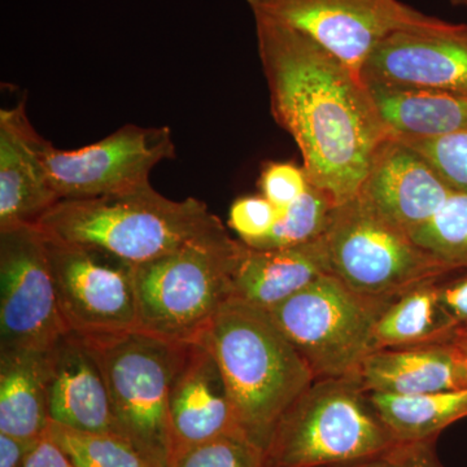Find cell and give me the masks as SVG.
Returning a JSON list of instances; mask_svg holds the SVG:
<instances>
[{"instance_id":"obj_18","label":"cell","mask_w":467,"mask_h":467,"mask_svg":"<svg viewBox=\"0 0 467 467\" xmlns=\"http://www.w3.org/2000/svg\"><path fill=\"white\" fill-rule=\"evenodd\" d=\"M328 273L324 236L306 244L273 250H254L244 244L234 276L233 296L269 310Z\"/></svg>"},{"instance_id":"obj_28","label":"cell","mask_w":467,"mask_h":467,"mask_svg":"<svg viewBox=\"0 0 467 467\" xmlns=\"http://www.w3.org/2000/svg\"><path fill=\"white\" fill-rule=\"evenodd\" d=\"M393 137L425 160L453 192L467 193V130L434 138Z\"/></svg>"},{"instance_id":"obj_14","label":"cell","mask_w":467,"mask_h":467,"mask_svg":"<svg viewBox=\"0 0 467 467\" xmlns=\"http://www.w3.org/2000/svg\"><path fill=\"white\" fill-rule=\"evenodd\" d=\"M168 417L171 459L193 445L243 434L225 378L202 337L184 343L169 392Z\"/></svg>"},{"instance_id":"obj_15","label":"cell","mask_w":467,"mask_h":467,"mask_svg":"<svg viewBox=\"0 0 467 467\" xmlns=\"http://www.w3.org/2000/svg\"><path fill=\"white\" fill-rule=\"evenodd\" d=\"M50 422L78 431L119 434L106 378L88 340L66 333L46 352Z\"/></svg>"},{"instance_id":"obj_34","label":"cell","mask_w":467,"mask_h":467,"mask_svg":"<svg viewBox=\"0 0 467 467\" xmlns=\"http://www.w3.org/2000/svg\"><path fill=\"white\" fill-rule=\"evenodd\" d=\"M38 441H29L0 432V467H24L27 456Z\"/></svg>"},{"instance_id":"obj_6","label":"cell","mask_w":467,"mask_h":467,"mask_svg":"<svg viewBox=\"0 0 467 467\" xmlns=\"http://www.w3.org/2000/svg\"><path fill=\"white\" fill-rule=\"evenodd\" d=\"M324 242L331 275L376 299L395 301L467 272L423 250L358 193L334 208Z\"/></svg>"},{"instance_id":"obj_19","label":"cell","mask_w":467,"mask_h":467,"mask_svg":"<svg viewBox=\"0 0 467 467\" xmlns=\"http://www.w3.org/2000/svg\"><path fill=\"white\" fill-rule=\"evenodd\" d=\"M60 202L26 142L20 106L0 112V230L38 225Z\"/></svg>"},{"instance_id":"obj_27","label":"cell","mask_w":467,"mask_h":467,"mask_svg":"<svg viewBox=\"0 0 467 467\" xmlns=\"http://www.w3.org/2000/svg\"><path fill=\"white\" fill-rule=\"evenodd\" d=\"M169 467H265L264 450L243 434L221 436L173 454Z\"/></svg>"},{"instance_id":"obj_9","label":"cell","mask_w":467,"mask_h":467,"mask_svg":"<svg viewBox=\"0 0 467 467\" xmlns=\"http://www.w3.org/2000/svg\"><path fill=\"white\" fill-rule=\"evenodd\" d=\"M18 106L24 137L60 201L98 198L137 189L150 183V171L156 165L175 156L173 135L168 126L140 128L128 124L82 149H57L34 129L26 115V101Z\"/></svg>"},{"instance_id":"obj_16","label":"cell","mask_w":467,"mask_h":467,"mask_svg":"<svg viewBox=\"0 0 467 467\" xmlns=\"http://www.w3.org/2000/svg\"><path fill=\"white\" fill-rule=\"evenodd\" d=\"M451 192L425 160L392 135L374 160L358 195L410 235L438 213Z\"/></svg>"},{"instance_id":"obj_25","label":"cell","mask_w":467,"mask_h":467,"mask_svg":"<svg viewBox=\"0 0 467 467\" xmlns=\"http://www.w3.org/2000/svg\"><path fill=\"white\" fill-rule=\"evenodd\" d=\"M335 207V202L324 192L310 184L297 201L281 209L275 225L267 235L247 245L254 250H273L318 241L327 229Z\"/></svg>"},{"instance_id":"obj_7","label":"cell","mask_w":467,"mask_h":467,"mask_svg":"<svg viewBox=\"0 0 467 467\" xmlns=\"http://www.w3.org/2000/svg\"><path fill=\"white\" fill-rule=\"evenodd\" d=\"M85 339L97 353L106 378L117 431L169 467V392L186 342L142 330Z\"/></svg>"},{"instance_id":"obj_33","label":"cell","mask_w":467,"mask_h":467,"mask_svg":"<svg viewBox=\"0 0 467 467\" xmlns=\"http://www.w3.org/2000/svg\"><path fill=\"white\" fill-rule=\"evenodd\" d=\"M24 467H77L66 451L46 434L30 451Z\"/></svg>"},{"instance_id":"obj_26","label":"cell","mask_w":467,"mask_h":467,"mask_svg":"<svg viewBox=\"0 0 467 467\" xmlns=\"http://www.w3.org/2000/svg\"><path fill=\"white\" fill-rule=\"evenodd\" d=\"M410 236L423 250L467 270V193L451 192L438 213Z\"/></svg>"},{"instance_id":"obj_11","label":"cell","mask_w":467,"mask_h":467,"mask_svg":"<svg viewBox=\"0 0 467 467\" xmlns=\"http://www.w3.org/2000/svg\"><path fill=\"white\" fill-rule=\"evenodd\" d=\"M45 243L67 333L98 337L138 330L133 264L91 245L47 235Z\"/></svg>"},{"instance_id":"obj_10","label":"cell","mask_w":467,"mask_h":467,"mask_svg":"<svg viewBox=\"0 0 467 467\" xmlns=\"http://www.w3.org/2000/svg\"><path fill=\"white\" fill-rule=\"evenodd\" d=\"M247 5L254 20L303 33L359 78L365 61L387 36L430 32L444 23L401 0H247Z\"/></svg>"},{"instance_id":"obj_20","label":"cell","mask_w":467,"mask_h":467,"mask_svg":"<svg viewBox=\"0 0 467 467\" xmlns=\"http://www.w3.org/2000/svg\"><path fill=\"white\" fill-rule=\"evenodd\" d=\"M46 352L0 349V432L38 441L50 417L46 389Z\"/></svg>"},{"instance_id":"obj_13","label":"cell","mask_w":467,"mask_h":467,"mask_svg":"<svg viewBox=\"0 0 467 467\" xmlns=\"http://www.w3.org/2000/svg\"><path fill=\"white\" fill-rule=\"evenodd\" d=\"M368 88L467 95V26L444 21L430 32H399L383 39L365 61Z\"/></svg>"},{"instance_id":"obj_35","label":"cell","mask_w":467,"mask_h":467,"mask_svg":"<svg viewBox=\"0 0 467 467\" xmlns=\"http://www.w3.org/2000/svg\"><path fill=\"white\" fill-rule=\"evenodd\" d=\"M451 342L459 344L461 348L465 350L467 355V330L459 331L456 335H454L453 339H451Z\"/></svg>"},{"instance_id":"obj_12","label":"cell","mask_w":467,"mask_h":467,"mask_svg":"<svg viewBox=\"0 0 467 467\" xmlns=\"http://www.w3.org/2000/svg\"><path fill=\"white\" fill-rule=\"evenodd\" d=\"M67 333L38 226L0 230V349L47 350Z\"/></svg>"},{"instance_id":"obj_17","label":"cell","mask_w":467,"mask_h":467,"mask_svg":"<svg viewBox=\"0 0 467 467\" xmlns=\"http://www.w3.org/2000/svg\"><path fill=\"white\" fill-rule=\"evenodd\" d=\"M352 377L368 393L423 396L467 387V355L448 340L371 352Z\"/></svg>"},{"instance_id":"obj_2","label":"cell","mask_w":467,"mask_h":467,"mask_svg":"<svg viewBox=\"0 0 467 467\" xmlns=\"http://www.w3.org/2000/svg\"><path fill=\"white\" fill-rule=\"evenodd\" d=\"M202 339L217 359L243 434L261 448L282 414L315 382L269 310L232 297Z\"/></svg>"},{"instance_id":"obj_22","label":"cell","mask_w":467,"mask_h":467,"mask_svg":"<svg viewBox=\"0 0 467 467\" xmlns=\"http://www.w3.org/2000/svg\"><path fill=\"white\" fill-rule=\"evenodd\" d=\"M439 285L409 291L384 310L374 330V350L453 339L459 327L442 306Z\"/></svg>"},{"instance_id":"obj_24","label":"cell","mask_w":467,"mask_h":467,"mask_svg":"<svg viewBox=\"0 0 467 467\" xmlns=\"http://www.w3.org/2000/svg\"><path fill=\"white\" fill-rule=\"evenodd\" d=\"M47 434L77 467H164L119 434L78 431L54 422Z\"/></svg>"},{"instance_id":"obj_21","label":"cell","mask_w":467,"mask_h":467,"mask_svg":"<svg viewBox=\"0 0 467 467\" xmlns=\"http://www.w3.org/2000/svg\"><path fill=\"white\" fill-rule=\"evenodd\" d=\"M392 135L434 138L467 130V95L368 88Z\"/></svg>"},{"instance_id":"obj_23","label":"cell","mask_w":467,"mask_h":467,"mask_svg":"<svg viewBox=\"0 0 467 467\" xmlns=\"http://www.w3.org/2000/svg\"><path fill=\"white\" fill-rule=\"evenodd\" d=\"M368 395L400 441L438 439L442 430L467 418V387L423 396Z\"/></svg>"},{"instance_id":"obj_36","label":"cell","mask_w":467,"mask_h":467,"mask_svg":"<svg viewBox=\"0 0 467 467\" xmlns=\"http://www.w3.org/2000/svg\"><path fill=\"white\" fill-rule=\"evenodd\" d=\"M451 5L467 8V0H451Z\"/></svg>"},{"instance_id":"obj_3","label":"cell","mask_w":467,"mask_h":467,"mask_svg":"<svg viewBox=\"0 0 467 467\" xmlns=\"http://www.w3.org/2000/svg\"><path fill=\"white\" fill-rule=\"evenodd\" d=\"M36 226L50 238L100 248L133 265L227 233L205 202L171 201L150 182L98 198L60 201Z\"/></svg>"},{"instance_id":"obj_1","label":"cell","mask_w":467,"mask_h":467,"mask_svg":"<svg viewBox=\"0 0 467 467\" xmlns=\"http://www.w3.org/2000/svg\"><path fill=\"white\" fill-rule=\"evenodd\" d=\"M276 124L291 135L310 184L335 205L358 195L392 133L358 76L291 27L254 20Z\"/></svg>"},{"instance_id":"obj_29","label":"cell","mask_w":467,"mask_h":467,"mask_svg":"<svg viewBox=\"0 0 467 467\" xmlns=\"http://www.w3.org/2000/svg\"><path fill=\"white\" fill-rule=\"evenodd\" d=\"M281 214V209L261 196H243L230 207L229 225L239 241L250 244L270 233Z\"/></svg>"},{"instance_id":"obj_8","label":"cell","mask_w":467,"mask_h":467,"mask_svg":"<svg viewBox=\"0 0 467 467\" xmlns=\"http://www.w3.org/2000/svg\"><path fill=\"white\" fill-rule=\"evenodd\" d=\"M393 301L365 296L324 275L269 309L316 379L352 376L374 350L378 319Z\"/></svg>"},{"instance_id":"obj_30","label":"cell","mask_w":467,"mask_h":467,"mask_svg":"<svg viewBox=\"0 0 467 467\" xmlns=\"http://www.w3.org/2000/svg\"><path fill=\"white\" fill-rule=\"evenodd\" d=\"M436 441H399L373 456L331 467H445L436 454Z\"/></svg>"},{"instance_id":"obj_4","label":"cell","mask_w":467,"mask_h":467,"mask_svg":"<svg viewBox=\"0 0 467 467\" xmlns=\"http://www.w3.org/2000/svg\"><path fill=\"white\" fill-rule=\"evenodd\" d=\"M352 376L316 379L292 402L264 448L265 467H331L399 442Z\"/></svg>"},{"instance_id":"obj_32","label":"cell","mask_w":467,"mask_h":467,"mask_svg":"<svg viewBox=\"0 0 467 467\" xmlns=\"http://www.w3.org/2000/svg\"><path fill=\"white\" fill-rule=\"evenodd\" d=\"M439 296L459 331L467 330V272L441 282Z\"/></svg>"},{"instance_id":"obj_31","label":"cell","mask_w":467,"mask_h":467,"mask_svg":"<svg viewBox=\"0 0 467 467\" xmlns=\"http://www.w3.org/2000/svg\"><path fill=\"white\" fill-rule=\"evenodd\" d=\"M309 186V178L304 168L291 162H272L261 173V192L278 209H285L297 201Z\"/></svg>"},{"instance_id":"obj_5","label":"cell","mask_w":467,"mask_h":467,"mask_svg":"<svg viewBox=\"0 0 467 467\" xmlns=\"http://www.w3.org/2000/svg\"><path fill=\"white\" fill-rule=\"evenodd\" d=\"M243 247L226 233L134 265L138 330L175 342L201 337L233 297Z\"/></svg>"}]
</instances>
